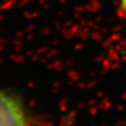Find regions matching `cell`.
Masks as SVG:
<instances>
[{
  "instance_id": "cell-1",
  "label": "cell",
  "mask_w": 126,
  "mask_h": 126,
  "mask_svg": "<svg viewBox=\"0 0 126 126\" xmlns=\"http://www.w3.org/2000/svg\"><path fill=\"white\" fill-rule=\"evenodd\" d=\"M0 126H36L30 109L15 93L0 87Z\"/></svg>"
},
{
  "instance_id": "cell-2",
  "label": "cell",
  "mask_w": 126,
  "mask_h": 126,
  "mask_svg": "<svg viewBox=\"0 0 126 126\" xmlns=\"http://www.w3.org/2000/svg\"><path fill=\"white\" fill-rule=\"evenodd\" d=\"M119 9L121 13L126 17V0H119Z\"/></svg>"
}]
</instances>
